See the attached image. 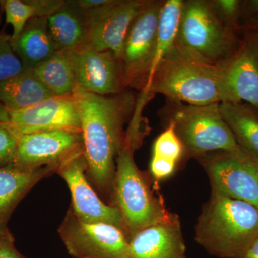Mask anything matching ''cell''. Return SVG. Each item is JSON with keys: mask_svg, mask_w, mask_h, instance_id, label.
<instances>
[{"mask_svg": "<svg viewBox=\"0 0 258 258\" xmlns=\"http://www.w3.org/2000/svg\"><path fill=\"white\" fill-rule=\"evenodd\" d=\"M73 95L81 120L86 176L100 198L113 205L116 159L124 147L125 125L133 116L137 100L125 90L101 96L84 91L77 85Z\"/></svg>", "mask_w": 258, "mask_h": 258, "instance_id": "cell-1", "label": "cell"}, {"mask_svg": "<svg viewBox=\"0 0 258 258\" xmlns=\"http://www.w3.org/2000/svg\"><path fill=\"white\" fill-rule=\"evenodd\" d=\"M143 91L192 106L230 101L220 66L195 58L176 43L158 64Z\"/></svg>", "mask_w": 258, "mask_h": 258, "instance_id": "cell-2", "label": "cell"}, {"mask_svg": "<svg viewBox=\"0 0 258 258\" xmlns=\"http://www.w3.org/2000/svg\"><path fill=\"white\" fill-rule=\"evenodd\" d=\"M258 237V209L211 191L195 227V240L219 258H242Z\"/></svg>", "mask_w": 258, "mask_h": 258, "instance_id": "cell-3", "label": "cell"}, {"mask_svg": "<svg viewBox=\"0 0 258 258\" xmlns=\"http://www.w3.org/2000/svg\"><path fill=\"white\" fill-rule=\"evenodd\" d=\"M134 149L125 140L116 159L113 184V206L123 218L128 242L144 229L165 220L171 212L161 195H156L134 159Z\"/></svg>", "mask_w": 258, "mask_h": 258, "instance_id": "cell-4", "label": "cell"}, {"mask_svg": "<svg viewBox=\"0 0 258 258\" xmlns=\"http://www.w3.org/2000/svg\"><path fill=\"white\" fill-rule=\"evenodd\" d=\"M161 115L165 117L167 124L174 126L184 147L182 161L217 151L247 154L237 144L222 118L220 103L192 106L167 101Z\"/></svg>", "mask_w": 258, "mask_h": 258, "instance_id": "cell-5", "label": "cell"}, {"mask_svg": "<svg viewBox=\"0 0 258 258\" xmlns=\"http://www.w3.org/2000/svg\"><path fill=\"white\" fill-rule=\"evenodd\" d=\"M241 41L239 32L217 17L210 0L183 1L176 45L195 58L220 66L233 55Z\"/></svg>", "mask_w": 258, "mask_h": 258, "instance_id": "cell-6", "label": "cell"}, {"mask_svg": "<svg viewBox=\"0 0 258 258\" xmlns=\"http://www.w3.org/2000/svg\"><path fill=\"white\" fill-rule=\"evenodd\" d=\"M163 1L147 0L131 25L120 61L125 88L143 91L155 56L158 20Z\"/></svg>", "mask_w": 258, "mask_h": 258, "instance_id": "cell-7", "label": "cell"}, {"mask_svg": "<svg viewBox=\"0 0 258 258\" xmlns=\"http://www.w3.org/2000/svg\"><path fill=\"white\" fill-rule=\"evenodd\" d=\"M208 174L212 191L258 209V161L247 154L217 151L196 158Z\"/></svg>", "mask_w": 258, "mask_h": 258, "instance_id": "cell-8", "label": "cell"}, {"mask_svg": "<svg viewBox=\"0 0 258 258\" xmlns=\"http://www.w3.org/2000/svg\"><path fill=\"white\" fill-rule=\"evenodd\" d=\"M57 232L74 258H127L128 240L123 231L108 224L81 221L71 207Z\"/></svg>", "mask_w": 258, "mask_h": 258, "instance_id": "cell-9", "label": "cell"}, {"mask_svg": "<svg viewBox=\"0 0 258 258\" xmlns=\"http://www.w3.org/2000/svg\"><path fill=\"white\" fill-rule=\"evenodd\" d=\"M16 137L18 144L12 165L25 172L44 167L54 168L57 171L64 164L84 153L82 133L51 131Z\"/></svg>", "mask_w": 258, "mask_h": 258, "instance_id": "cell-10", "label": "cell"}, {"mask_svg": "<svg viewBox=\"0 0 258 258\" xmlns=\"http://www.w3.org/2000/svg\"><path fill=\"white\" fill-rule=\"evenodd\" d=\"M86 170L87 163L83 153L61 166L56 173L69 186L72 198L71 208L75 215L83 222L115 226L123 231L127 237L126 229L119 210L100 198L88 181Z\"/></svg>", "mask_w": 258, "mask_h": 258, "instance_id": "cell-11", "label": "cell"}, {"mask_svg": "<svg viewBox=\"0 0 258 258\" xmlns=\"http://www.w3.org/2000/svg\"><path fill=\"white\" fill-rule=\"evenodd\" d=\"M9 113L10 122L5 124L15 137L51 131L82 133L73 93L52 96L25 109Z\"/></svg>", "mask_w": 258, "mask_h": 258, "instance_id": "cell-12", "label": "cell"}, {"mask_svg": "<svg viewBox=\"0 0 258 258\" xmlns=\"http://www.w3.org/2000/svg\"><path fill=\"white\" fill-rule=\"evenodd\" d=\"M147 0H109L106 5L87 11L88 47L111 50L118 59L131 25Z\"/></svg>", "mask_w": 258, "mask_h": 258, "instance_id": "cell-13", "label": "cell"}, {"mask_svg": "<svg viewBox=\"0 0 258 258\" xmlns=\"http://www.w3.org/2000/svg\"><path fill=\"white\" fill-rule=\"evenodd\" d=\"M240 46L220 69L230 103L246 102L258 108V32L241 29Z\"/></svg>", "mask_w": 258, "mask_h": 258, "instance_id": "cell-14", "label": "cell"}, {"mask_svg": "<svg viewBox=\"0 0 258 258\" xmlns=\"http://www.w3.org/2000/svg\"><path fill=\"white\" fill-rule=\"evenodd\" d=\"M76 85L88 92L110 96L125 91L121 64L111 50L86 47L72 51Z\"/></svg>", "mask_w": 258, "mask_h": 258, "instance_id": "cell-15", "label": "cell"}, {"mask_svg": "<svg viewBox=\"0 0 258 258\" xmlns=\"http://www.w3.org/2000/svg\"><path fill=\"white\" fill-rule=\"evenodd\" d=\"M127 258H187L179 215L171 212L164 221L134 235L128 242Z\"/></svg>", "mask_w": 258, "mask_h": 258, "instance_id": "cell-16", "label": "cell"}, {"mask_svg": "<svg viewBox=\"0 0 258 258\" xmlns=\"http://www.w3.org/2000/svg\"><path fill=\"white\" fill-rule=\"evenodd\" d=\"M49 30L58 50L75 51L88 46L89 25L87 11L76 1L64 4L47 18Z\"/></svg>", "mask_w": 258, "mask_h": 258, "instance_id": "cell-17", "label": "cell"}, {"mask_svg": "<svg viewBox=\"0 0 258 258\" xmlns=\"http://www.w3.org/2000/svg\"><path fill=\"white\" fill-rule=\"evenodd\" d=\"M52 167L31 172L18 170L13 165L0 168V234L8 230V224L18 204L40 180L56 174Z\"/></svg>", "mask_w": 258, "mask_h": 258, "instance_id": "cell-18", "label": "cell"}, {"mask_svg": "<svg viewBox=\"0 0 258 258\" xmlns=\"http://www.w3.org/2000/svg\"><path fill=\"white\" fill-rule=\"evenodd\" d=\"M11 43L26 69H34L59 50L51 36L46 17L30 19L19 36L11 39Z\"/></svg>", "mask_w": 258, "mask_h": 258, "instance_id": "cell-19", "label": "cell"}, {"mask_svg": "<svg viewBox=\"0 0 258 258\" xmlns=\"http://www.w3.org/2000/svg\"><path fill=\"white\" fill-rule=\"evenodd\" d=\"M220 109L237 144L258 161L257 107L246 102H223L220 103Z\"/></svg>", "mask_w": 258, "mask_h": 258, "instance_id": "cell-20", "label": "cell"}, {"mask_svg": "<svg viewBox=\"0 0 258 258\" xmlns=\"http://www.w3.org/2000/svg\"><path fill=\"white\" fill-rule=\"evenodd\" d=\"M54 95L26 69L14 77L0 82V103L9 112L25 109Z\"/></svg>", "mask_w": 258, "mask_h": 258, "instance_id": "cell-21", "label": "cell"}, {"mask_svg": "<svg viewBox=\"0 0 258 258\" xmlns=\"http://www.w3.org/2000/svg\"><path fill=\"white\" fill-rule=\"evenodd\" d=\"M32 71L54 96L71 94L76 88L71 50H57Z\"/></svg>", "mask_w": 258, "mask_h": 258, "instance_id": "cell-22", "label": "cell"}, {"mask_svg": "<svg viewBox=\"0 0 258 258\" xmlns=\"http://www.w3.org/2000/svg\"><path fill=\"white\" fill-rule=\"evenodd\" d=\"M182 5L183 0L163 1L158 20L155 56L149 82L158 64L175 45Z\"/></svg>", "mask_w": 258, "mask_h": 258, "instance_id": "cell-23", "label": "cell"}, {"mask_svg": "<svg viewBox=\"0 0 258 258\" xmlns=\"http://www.w3.org/2000/svg\"><path fill=\"white\" fill-rule=\"evenodd\" d=\"M0 9L5 13L6 24L13 26L12 40L19 36L30 19L38 17L32 0H1Z\"/></svg>", "mask_w": 258, "mask_h": 258, "instance_id": "cell-24", "label": "cell"}, {"mask_svg": "<svg viewBox=\"0 0 258 258\" xmlns=\"http://www.w3.org/2000/svg\"><path fill=\"white\" fill-rule=\"evenodd\" d=\"M184 149L174 131L169 123L166 128L154 141L152 155L174 161L179 164L183 160Z\"/></svg>", "mask_w": 258, "mask_h": 258, "instance_id": "cell-25", "label": "cell"}, {"mask_svg": "<svg viewBox=\"0 0 258 258\" xmlns=\"http://www.w3.org/2000/svg\"><path fill=\"white\" fill-rule=\"evenodd\" d=\"M11 35L0 31V82L14 77L26 69L12 47Z\"/></svg>", "mask_w": 258, "mask_h": 258, "instance_id": "cell-26", "label": "cell"}, {"mask_svg": "<svg viewBox=\"0 0 258 258\" xmlns=\"http://www.w3.org/2000/svg\"><path fill=\"white\" fill-rule=\"evenodd\" d=\"M212 8L219 18L227 26L240 33L242 3L240 0H210Z\"/></svg>", "mask_w": 258, "mask_h": 258, "instance_id": "cell-27", "label": "cell"}, {"mask_svg": "<svg viewBox=\"0 0 258 258\" xmlns=\"http://www.w3.org/2000/svg\"><path fill=\"white\" fill-rule=\"evenodd\" d=\"M18 140L5 123H0V168L13 164Z\"/></svg>", "mask_w": 258, "mask_h": 258, "instance_id": "cell-28", "label": "cell"}, {"mask_svg": "<svg viewBox=\"0 0 258 258\" xmlns=\"http://www.w3.org/2000/svg\"><path fill=\"white\" fill-rule=\"evenodd\" d=\"M177 166L178 164L174 161L152 155L149 169L150 174L158 182L172 175Z\"/></svg>", "mask_w": 258, "mask_h": 258, "instance_id": "cell-29", "label": "cell"}, {"mask_svg": "<svg viewBox=\"0 0 258 258\" xmlns=\"http://www.w3.org/2000/svg\"><path fill=\"white\" fill-rule=\"evenodd\" d=\"M0 258H27L15 247V237L9 228L0 234Z\"/></svg>", "mask_w": 258, "mask_h": 258, "instance_id": "cell-30", "label": "cell"}, {"mask_svg": "<svg viewBox=\"0 0 258 258\" xmlns=\"http://www.w3.org/2000/svg\"><path fill=\"white\" fill-rule=\"evenodd\" d=\"M258 15V0H245L242 3V20L243 21Z\"/></svg>", "mask_w": 258, "mask_h": 258, "instance_id": "cell-31", "label": "cell"}, {"mask_svg": "<svg viewBox=\"0 0 258 258\" xmlns=\"http://www.w3.org/2000/svg\"><path fill=\"white\" fill-rule=\"evenodd\" d=\"M109 0H77L76 4L85 11L96 9L106 5Z\"/></svg>", "mask_w": 258, "mask_h": 258, "instance_id": "cell-32", "label": "cell"}, {"mask_svg": "<svg viewBox=\"0 0 258 258\" xmlns=\"http://www.w3.org/2000/svg\"><path fill=\"white\" fill-rule=\"evenodd\" d=\"M241 29H246L258 32V15L252 17L241 24Z\"/></svg>", "mask_w": 258, "mask_h": 258, "instance_id": "cell-33", "label": "cell"}, {"mask_svg": "<svg viewBox=\"0 0 258 258\" xmlns=\"http://www.w3.org/2000/svg\"><path fill=\"white\" fill-rule=\"evenodd\" d=\"M242 258H258V237L251 244Z\"/></svg>", "mask_w": 258, "mask_h": 258, "instance_id": "cell-34", "label": "cell"}, {"mask_svg": "<svg viewBox=\"0 0 258 258\" xmlns=\"http://www.w3.org/2000/svg\"><path fill=\"white\" fill-rule=\"evenodd\" d=\"M10 122V113L4 105L0 103V123H8Z\"/></svg>", "mask_w": 258, "mask_h": 258, "instance_id": "cell-35", "label": "cell"}]
</instances>
